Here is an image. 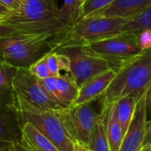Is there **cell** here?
Segmentation results:
<instances>
[{"label":"cell","instance_id":"cell-27","mask_svg":"<svg viewBox=\"0 0 151 151\" xmlns=\"http://www.w3.org/2000/svg\"><path fill=\"white\" fill-rule=\"evenodd\" d=\"M145 146H151V120L147 121L146 127H145L142 147H145Z\"/></svg>","mask_w":151,"mask_h":151},{"label":"cell","instance_id":"cell-23","mask_svg":"<svg viewBox=\"0 0 151 151\" xmlns=\"http://www.w3.org/2000/svg\"><path fill=\"white\" fill-rule=\"evenodd\" d=\"M48 55L40 58L39 60H37L36 62H35L28 67V70L30 71V73L33 75H35L38 80H43V79L51 77V74H50V72L49 70L48 64H47Z\"/></svg>","mask_w":151,"mask_h":151},{"label":"cell","instance_id":"cell-16","mask_svg":"<svg viewBox=\"0 0 151 151\" xmlns=\"http://www.w3.org/2000/svg\"><path fill=\"white\" fill-rule=\"evenodd\" d=\"M54 84L58 94L60 104L66 108H70L78 96L79 86L74 82L69 73L54 77Z\"/></svg>","mask_w":151,"mask_h":151},{"label":"cell","instance_id":"cell-32","mask_svg":"<svg viewBox=\"0 0 151 151\" xmlns=\"http://www.w3.org/2000/svg\"><path fill=\"white\" fill-rule=\"evenodd\" d=\"M73 151H91L89 147L84 143H81L80 142H75L74 143V149Z\"/></svg>","mask_w":151,"mask_h":151},{"label":"cell","instance_id":"cell-4","mask_svg":"<svg viewBox=\"0 0 151 151\" xmlns=\"http://www.w3.org/2000/svg\"><path fill=\"white\" fill-rule=\"evenodd\" d=\"M23 123L28 122L35 126L60 151H73L75 141L72 135L67 118V109L41 110L29 105L13 95Z\"/></svg>","mask_w":151,"mask_h":151},{"label":"cell","instance_id":"cell-20","mask_svg":"<svg viewBox=\"0 0 151 151\" xmlns=\"http://www.w3.org/2000/svg\"><path fill=\"white\" fill-rule=\"evenodd\" d=\"M88 147L91 151H111L106 134L104 122L101 115L92 133Z\"/></svg>","mask_w":151,"mask_h":151},{"label":"cell","instance_id":"cell-37","mask_svg":"<svg viewBox=\"0 0 151 151\" xmlns=\"http://www.w3.org/2000/svg\"><path fill=\"white\" fill-rule=\"evenodd\" d=\"M150 151H151V147H150Z\"/></svg>","mask_w":151,"mask_h":151},{"label":"cell","instance_id":"cell-30","mask_svg":"<svg viewBox=\"0 0 151 151\" xmlns=\"http://www.w3.org/2000/svg\"><path fill=\"white\" fill-rule=\"evenodd\" d=\"M0 3L12 11V10H16L19 6L20 0H0Z\"/></svg>","mask_w":151,"mask_h":151},{"label":"cell","instance_id":"cell-11","mask_svg":"<svg viewBox=\"0 0 151 151\" xmlns=\"http://www.w3.org/2000/svg\"><path fill=\"white\" fill-rule=\"evenodd\" d=\"M145 96L146 93L136 104L134 117L124 136L120 151H140L142 148L145 127L148 121Z\"/></svg>","mask_w":151,"mask_h":151},{"label":"cell","instance_id":"cell-1","mask_svg":"<svg viewBox=\"0 0 151 151\" xmlns=\"http://www.w3.org/2000/svg\"><path fill=\"white\" fill-rule=\"evenodd\" d=\"M18 34H42L67 28L59 20L56 0H20V4L1 20Z\"/></svg>","mask_w":151,"mask_h":151},{"label":"cell","instance_id":"cell-3","mask_svg":"<svg viewBox=\"0 0 151 151\" xmlns=\"http://www.w3.org/2000/svg\"><path fill=\"white\" fill-rule=\"evenodd\" d=\"M150 85L151 49H150L117 69L114 79L98 99L101 108L127 96H134L138 101Z\"/></svg>","mask_w":151,"mask_h":151},{"label":"cell","instance_id":"cell-34","mask_svg":"<svg viewBox=\"0 0 151 151\" xmlns=\"http://www.w3.org/2000/svg\"><path fill=\"white\" fill-rule=\"evenodd\" d=\"M150 147L151 146H145V147H142V150L140 151H150Z\"/></svg>","mask_w":151,"mask_h":151},{"label":"cell","instance_id":"cell-28","mask_svg":"<svg viewBox=\"0 0 151 151\" xmlns=\"http://www.w3.org/2000/svg\"><path fill=\"white\" fill-rule=\"evenodd\" d=\"M4 151H33L31 149H29L28 147H27L26 145H24L21 142L13 143L12 145H10L7 149H5Z\"/></svg>","mask_w":151,"mask_h":151},{"label":"cell","instance_id":"cell-22","mask_svg":"<svg viewBox=\"0 0 151 151\" xmlns=\"http://www.w3.org/2000/svg\"><path fill=\"white\" fill-rule=\"evenodd\" d=\"M115 0H84L81 6L77 21L93 16L96 12L109 6Z\"/></svg>","mask_w":151,"mask_h":151},{"label":"cell","instance_id":"cell-26","mask_svg":"<svg viewBox=\"0 0 151 151\" xmlns=\"http://www.w3.org/2000/svg\"><path fill=\"white\" fill-rule=\"evenodd\" d=\"M140 48L144 51L151 49V30L146 29L137 33Z\"/></svg>","mask_w":151,"mask_h":151},{"label":"cell","instance_id":"cell-10","mask_svg":"<svg viewBox=\"0 0 151 151\" xmlns=\"http://www.w3.org/2000/svg\"><path fill=\"white\" fill-rule=\"evenodd\" d=\"M23 121L14 102L0 101V148L21 142Z\"/></svg>","mask_w":151,"mask_h":151},{"label":"cell","instance_id":"cell-8","mask_svg":"<svg viewBox=\"0 0 151 151\" xmlns=\"http://www.w3.org/2000/svg\"><path fill=\"white\" fill-rule=\"evenodd\" d=\"M13 95L29 105L41 110H62L65 107L54 102L43 90L39 80L33 75L28 67H19L12 81Z\"/></svg>","mask_w":151,"mask_h":151},{"label":"cell","instance_id":"cell-19","mask_svg":"<svg viewBox=\"0 0 151 151\" xmlns=\"http://www.w3.org/2000/svg\"><path fill=\"white\" fill-rule=\"evenodd\" d=\"M151 30V5L142 12L129 18L127 23L121 27L120 33H139L142 30Z\"/></svg>","mask_w":151,"mask_h":151},{"label":"cell","instance_id":"cell-2","mask_svg":"<svg viewBox=\"0 0 151 151\" xmlns=\"http://www.w3.org/2000/svg\"><path fill=\"white\" fill-rule=\"evenodd\" d=\"M66 29V28H65ZM65 29L42 34H18L0 38L3 60L19 68L54 52Z\"/></svg>","mask_w":151,"mask_h":151},{"label":"cell","instance_id":"cell-35","mask_svg":"<svg viewBox=\"0 0 151 151\" xmlns=\"http://www.w3.org/2000/svg\"><path fill=\"white\" fill-rule=\"evenodd\" d=\"M0 151H4V150H2V149L0 148Z\"/></svg>","mask_w":151,"mask_h":151},{"label":"cell","instance_id":"cell-21","mask_svg":"<svg viewBox=\"0 0 151 151\" xmlns=\"http://www.w3.org/2000/svg\"><path fill=\"white\" fill-rule=\"evenodd\" d=\"M84 0H64L62 7L59 8V20L66 27L77 21L81 6Z\"/></svg>","mask_w":151,"mask_h":151},{"label":"cell","instance_id":"cell-13","mask_svg":"<svg viewBox=\"0 0 151 151\" xmlns=\"http://www.w3.org/2000/svg\"><path fill=\"white\" fill-rule=\"evenodd\" d=\"M150 5L151 0H115L109 6L91 17L132 18Z\"/></svg>","mask_w":151,"mask_h":151},{"label":"cell","instance_id":"cell-7","mask_svg":"<svg viewBox=\"0 0 151 151\" xmlns=\"http://www.w3.org/2000/svg\"><path fill=\"white\" fill-rule=\"evenodd\" d=\"M54 52L68 57L70 60L69 74L79 88L96 75L112 69L106 59L85 50L81 45H62Z\"/></svg>","mask_w":151,"mask_h":151},{"label":"cell","instance_id":"cell-36","mask_svg":"<svg viewBox=\"0 0 151 151\" xmlns=\"http://www.w3.org/2000/svg\"><path fill=\"white\" fill-rule=\"evenodd\" d=\"M1 20H2V19H1V18H0V21H1Z\"/></svg>","mask_w":151,"mask_h":151},{"label":"cell","instance_id":"cell-12","mask_svg":"<svg viewBox=\"0 0 151 151\" xmlns=\"http://www.w3.org/2000/svg\"><path fill=\"white\" fill-rule=\"evenodd\" d=\"M115 75L116 71L109 69L87 81L80 87L78 96L71 107L84 104H91L93 101L98 100L106 91Z\"/></svg>","mask_w":151,"mask_h":151},{"label":"cell","instance_id":"cell-5","mask_svg":"<svg viewBox=\"0 0 151 151\" xmlns=\"http://www.w3.org/2000/svg\"><path fill=\"white\" fill-rule=\"evenodd\" d=\"M128 19L104 17L81 19L65 30L57 48L62 45H84L120 34L121 27Z\"/></svg>","mask_w":151,"mask_h":151},{"label":"cell","instance_id":"cell-9","mask_svg":"<svg viewBox=\"0 0 151 151\" xmlns=\"http://www.w3.org/2000/svg\"><path fill=\"white\" fill-rule=\"evenodd\" d=\"M68 123L75 142L88 146L94 128L100 119L91 104H84L67 109Z\"/></svg>","mask_w":151,"mask_h":151},{"label":"cell","instance_id":"cell-33","mask_svg":"<svg viewBox=\"0 0 151 151\" xmlns=\"http://www.w3.org/2000/svg\"><path fill=\"white\" fill-rule=\"evenodd\" d=\"M12 10H10L9 8H7L6 6H4L3 4L0 3V18L3 19H4L10 12H11Z\"/></svg>","mask_w":151,"mask_h":151},{"label":"cell","instance_id":"cell-25","mask_svg":"<svg viewBox=\"0 0 151 151\" xmlns=\"http://www.w3.org/2000/svg\"><path fill=\"white\" fill-rule=\"evenodd\" d=\"M47 64H48V67L50 72L51 77H58L61 74L60 67H59V61H58V55L57 52H51L48 55Z\"/></svg>","mask_w":151,"mask_h":151},{"label":"cell","instance_id":"cell-6","mask_svg":"<svg viewBox=\"0 0 151 151\" xmlns=\"http://www.w3.org/2000/svg\"><path fill=\"white\" fill-rule=\"evenodd\" d=\"M81 46L85 50L106 59L115 71L143 52L135 33H120Z\"/></svg>","mask_w":151,"mask_h":151},{"label":"cell","instance_id":"cell-14","mask_svg":"<svg viewBox=\"0 0 151 151\" xmlns=\"http://www.w3.org/2000/svg\"><path fill=\"white\" fill-rule=\"evenodd\" d=\"M115 103H111L104 107H102L100 115L104 122L111 150L120 151L124 139V134L117 117Z\"/></svg>","mask_w":151,"mask_h":151},{"label":"cell","instance_id":"cell-15","mask_svg":"<svg viewBox=\"0 0 151 151\" xmlns=\"http://www.w3.org/2000/svg\"><path fill=\"white\" fill-rule=\"evenodd\" d=\"M21 142L33 151H60L35 126L28 122L23 124Z\"/></svg>","mask_w":151,"mask_h":151},{"label":"cell","instance_id":"cell-18","mask_svg":"<svg viewBox=\"0 0 151 151\" xmlns=\"http://www.w3.org/2000/svg\"><path fill=\"white\" fill-rule=\"evenodd\" d=\"M137 102V99L134 96H127L115 103L117 117L120 123L124 136L134 117Z\"/></svg>","mask_w":151,"mask_h":151},{"label":"cell","instance_id":"cell-31","mask_svg":"<svg viewBox=\"0 0 151 151\" xmlns=\"http://www.w3.org/2000/svg\"><path fill=\"white\" fill-rule=\"evenodd\" d=\"M145 102H146V109H147V115H148L150 112H151V85L146 91Z\"/></svg>","mask_w":151,"mask_h":151},{"label":"cell","instance_id":"cell-24","mask_svg":"<svg viewBox=\"0 0 151 151\" xmlns=\"http://www.w3.org/2000/svg\"><path fill=\"white\" fill-rule=\"evenodd\" d=\"M39 82H40L42 88H43V90L46 92V94L54 102H56L58 104L61 105L62 107H65V106H63L60 104L59 97H58V91H57L56 87H55V84H54V77H50V78H47V79L39 80ZM65 108H66V107H65Z\"/></svg>","mask_w":151,"mask_h":151},{"label":"cell","instance_id":"cell-29","mask_svg":"<svg viewBox=\"0 0 151 151\" xmlns=\"http://www.w3.org/2000/svg\"><path fill=\"white\" fill-rule=\"evenodd\" d=\"M13 34H15V31L12 27L0 21V38L10 36Z\"/></svg>","mask_w":151,"mask_h":151},{"label":"cell","instance_id":"cell-17","mask_svg":"<svg viewBox=\"0 0 151 151\" xmlns=\"http://www.w3.org/2000/svg\"><path fill=\"white\" fill-rule=\"evenodd\" d=\"M18 67L0 60V101L13 102L12 81Z\"/></svg>","mask_w":151,"mask_h":151}]
</instances>
